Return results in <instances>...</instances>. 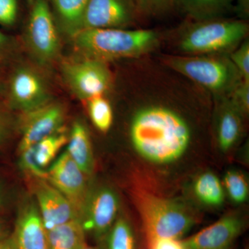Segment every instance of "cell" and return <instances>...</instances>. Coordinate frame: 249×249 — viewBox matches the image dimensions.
<instances>
[{
	"label": "cell",
	"mask_w": 249,
	"mask_h": 249,
	"mask_svg": "<svg viewBox=\"0 0 249 249\" xmlns=\"http://www.w3.org/2000/svg\"><path fill=\"white\" fill-rule=\"evenodd\" d=\"M137 152L156 163H169L186 152L191 140L189 125L175 111L160 106L141 109L130 126Z\"/></svg>",
	"instance_id": "cell-1"
},
{
	"label": "cell",
	"mask_w": 249,
	"mask_h": 249,
	"mask_svg": "<svg viewBox=\"0 0 249 249\" xmlns=\"http://www.w3.org/2000/svg\"><path fill=\"white\" fill-rule=\"evenodd\" d=\"M72 38L80 56L104 62L146 55L160 41V34L150 29H83Z\"/></svg>",
	"instance_id": "cell-2"
},
{
	"label": "cell",
	"mask_w": 249,
	"mask_h": 249,
	"mask_svg": "<svg viewBox=\"0 0 249 249\" xmlns=\"http://www.w3.org/2000/svg\"><path fill=\"white\" fill-rule=\"evenodd\" d=\"M249 30L248 23L240 19L193 21L181 27L177 47L188 55H229L247 38Z\"/></svg>",
	"instance_id": "cell-3"
},
{
	"label": "cell",
	"mask_w": 249,
	"mask_h": 249,
	"mask_svg": "<svg viewBox=\"0 0 249 249\" xmlns=\"http://www.w3.org/2000/svg\"><path fill=\"white\" fill-rule=\"evenodd\" d=\"M165 65L213 94L229 96L242 78L227 54L168 55Z\"/></svg>",
	"instance_id": "cell-4"
},
{
	"label": "cell",
	"mask_w": 249,
	"mask_h": 249,
	"mask_svg": "<svg viewBox=\"0 0 249 249\" xmlns=\"http://www.w3.org/2000/svg\"><path fill=\"white\" fill-rule=\"evenodd\" d=\"M135 199L146 240L180 239L196 224L194 214L177 201L145 191L136 193Z\"/></svg>",
	"instance_id": "cell-5"
},
{
	"label": "cell",
	"mask_w": 249,
	"mask_h": 249,
	"mask_svg": "<svg viewBox=\"0 0 249 249\" xmlns=\"http://www.w3.org/2000/svg\"><path fill=\"white\" fill-rule=\"evenodd\" d=\"M62 72L72 92L83 101L103 96L111 87V73L107 62L80 56L64 62Z\"/></svg>",
	"instance_id": "cell-6"
},
{
	"label": "cell",
	"mask_w": 249,
	"mask_h": 249,
	"mask_svg": "<svg viewBox=\"0 0 249 249\" xmlns=\"http://www.w3.org/2000/svg\"><path fill=\"white\" fill-rule=\"evenodd\" d=\"M27 27V38L33 53L40 62L55 59L60 50L56 23L46 0H34Z\"/></svg>",
	"instance_id": "cell-7"
},
{
	"label": "cell",
	"mask_w": 249,
	"mask_h": 249,
	"mask_svg": "<svg viewBox=\"0 0 249 249\" xmlns=\"http://www.w3.org/2000/svg\"><path fill=\"white\" fill-rule=\"evenodd\" d=\"M85 176L87 175L65 151L51 165L46 178L70 201L80 220L89 196Z\"/></svg>",
	"instance_id": "cell-8"
},
{
	"label": "cell",
	"mask_w": 249,
	"mask_h": 249,
	"mask_svg": "<svg viewBox=\"0 0 249 249\" xmlns=\"http://www.w3.org/2000/svg\"><path fill=\"white\" fill-rule=\"evenodd\" d=\"M139 16L135 0H89L82 29H127Z\"/></svg>",
	"instance_id": "cell-9"
},
{
	"label": "cell",
	"mask_w": 249,
	"mask_h": 249,
	"mask_svg": "<svg viewBox=\"0 0 249 249\" xmlns=\"http://www.w3.org/2000/svg\"><path fill=\"white\" fill-rule=\"evenodd\" d=\"M119 209V198L110 188H100L89 195L80 220L85 232L96 239L106 238L116 220Z\"/></svg>",
	"instance_id": "cell-10"
},
{
	"label": "cell",
	"mask_w": 249,
	"mask_h": 249,
	"mask_svg": "<svg viewBox=\"0 0 249 249\" xmlns=\"http://www.w3.org/2000/svg\"><path fill=\"white\" fill-rule=\"evenodd\" d=\"M65 113L60 105H44L24 113L21 125L22 137L19 152L34 146L42 139L60 131L63 124Z\"/></svg>",
	"instance_id": "cell-11"
},
{
	"label": "cell",
	"mask_w": 249,
	"mask_h": 249,
	"mask_svg": "<svg viewBox=\"0 0 249 249\" xmlns=\"http://www.w3.org/2000/svg\"><path fill=\"white\" fill-rule=\"evenodd\" d=\"M37 209L46 230L78 219L70 201L49 182L41 180L36 186Z\"/></svg>",
	"instance_id": "cell-12"
},
{
	"label": "cell",
	"mask_w": 249,
	"mask_h": 249,
	"mask_svg": "<svg viewBox=\"0 0 249 249\" xmlns=\"http://www.w3.org/2000/svg\"><path fill=\"white\" fill-rule=\"evenodd\" d=\"M48 94L40 76L29 69H19L9 85V100L16 109L28 112L47 104Z\"/></svg>",
	"instance_id": "cell-13"
},
{
	"label": "cell",
	"mask_w": 249,
	"mask_h": 249,
	"mask_svg": "<svg viewBox=\"0 0 249 249\" xmlns=\"http://www.w3.org/2000/svg\"><path fill=\"white\" fill-rule=\"evenodd\" d=\"M245 229L240 216L228 214L184 240L188 249H229Z\"/></svg>",
	"instance_id": "cell-14"
},
{
	"label": "cell",
	"mask_w": 249,
	"mask_h": 249,
	"mask_svg": "<svg viewBox=\"0 0 249 249\" xmlns=\"http://www.w3.org/2000/svg\"><path fill=\"white\" fill-rule=\"evenodd\" d=\"M11 236L18 249H49L47 231L36 204L23 208Z\"/></svg>",
	"instance_id": "cell-15"
},
{
	"label": "cell",
	"mask_w": 249,
	"mask_h": 249,
	"mask_svg": "<svg viewBox=\"0 0 249 249\" xmlns=\"http://www.w3.org/2000/svg\"><path fill=\"white\" fill-rule=\"evenodd\" d=\"M216 134L219 146L224 152L232 148L238 142L243 129L244 114L229 96L217 98Z\"/></svg>",
	"instance_id": "cell-16"
},
{
	"label": "cell",
	"mask_w": 249,
	"mask_h": 249,
	"mask_svg": "<svg viewBox=\"0 0 249 249\" xmlns=\"http://www.w3.org/2000/svg\"><path fill=\"white\" fill-rule=\"evenodd\" d=\"M66 152L72 160L86 175H90L94 168V158L89 132L80 121L73 124L68 137Z\"/></svg>",
	"instance_id": "cell-17"
},
{
	"label": "cell",
	"mask_w": 249,
	"mask_h": 249,
	"mask_svg": "<svg viewBox=\"0 0 249 249\" xmlns=\"http://www.w3.org/2000/svg\"><path fill=\"white\" fill-rule=\"evenodd\" d=\"M235 0H177V4L193 21L224 18L235 7Z\"/></svg>",
	"instance_id": "cell-18"
},
{
	"label": "cell",
	"mask_w": 249,
	"mask_h": 249,
	"mask_svg": "<svg viewBox=\"0 0 249 249\" xmlns=\"http://www.w3.org/2000/svg\"><path fill=\"white\" fill-rule=\"evenodd\" d=\"M58 24L67 35L73 37L81 31L82 22L89 0H52Z\"/></svg>",
	"instance_id": "cell-19"
},
{
	"label": "cell",
	"mask_w": 249,
	"mask_h": 249,
	"mask_svg": "<svg viewBox=\"0 0 249 249\" xmlns=\"http://www.w3.org/2000/svg\"><path fill=\"white\" fill-rule=\"evenodd\" d=\"M85 231L78 219H73L47 231L49 249H80L85 242Z\"/></svg>",
	"instance_id": "cell-20"
},
{
	"label": "cell",
	"mask_w": 249,
	"mask_h": 249,
	"mask_svg": "<svg viewBox=\"0 0 249 249\" xmlns=\"http://www.w3.org/2000/svg\"><path fill=\"white\" fill-rule=\"evenodd\" d=\"M193 189L196 197L205 204L217 206L224 201V188L213 173L207 172L199 175L195 181Z\"/></svg>",
	"instance_id": "cell-21"
},
{
	"label": "cell",
	"mask_w": 249,
	"mask_h": 249,
	"mask_svg": "<svg viewBox=\"0 0 249 249\" xmlns=\"http://www.w3.org/2000/svg\"><path fill=\"white\" fill-rule=\"evenodd\" d=\"M68 137L65 132L58 131L34 145L36 160L41 168L45 170L53 162L58 152L67 143Z\"/></svg>",
	"instance_id": "cell-22"
},
{
	"label": "cell",
	"mask_w": 249,
	"mask_h": 249,
	"mask_svg": "<svg viewBox=\"0 0 249 249\" xmlns=\"http://www.w3.org/2000/svg\"><path fill=\"white\" fill-rule=\"evenodd\" d=\"M106 238L107 249H137L133 229L124 218L116 219Z\"/></svg>",
	"instance_id": "cell-23"
},
{
	"label": "cell",
	"mask_w": 249,
	"mask_h": 249,
	"mask_svg": "<svg viewBox=\"0 0 249 249\" xmlns=\"http://www.w3.org/2000/svg\"><path fill=\"white\" fill-rule=\"evenodd\" d=\"M90 119L95 127L107 132L113 123V111L110 103L103 96H96L87 101Z\"/></svg>",
	"instance_id": "cell-24"
},
{
	"label": "cell",
	"mask_w": 249,
	"mask_h": 249,
	"mask_svg": "<svg viewBox=\"0 0 249 249\" xmlns=\"http://www.w3.org/2000/svg\"><path fill=\"white\" fill-rule=\"evenodd\" d=\"M224 185L231 199L237 204L247 201L249 184L247 178L240 172L229 170L224 176Z\"/></svg>",
	"instance_id": "cell-25"
},
{
	"label": "cell",
	"mask_w": 249,
	"mask_h": 249,
	"mask_svg": "<svg viewBox=\"0 0 249 249\" xmlns=\"http://www.w3.org/2000/svg\"><path fill=\"white\" fill-rule=\"evenodd\" d=\"M139 16L157 17L178 6L177 0H135Z\"/></svg>",
	"instance_id": "cell-26"
},
{
	"label": "cell",
	"mask_w": 249,
	"mask_h": 249,
	"mask_svg": "<svg viewBox=\"0 0 249 249\" xmlns=\"http://www.w3.org/2000/svg\"><path fill=\"white\" fill-rule=\"evenodd\" d=\"M242 80L249 82V40L246 38L229 55Z\"/></svg>",
	"instance_id": "cell-27"
},
{
	"label": "cell",
	"mask_w": 249,
	"mask_h": 249,
	"mask_svg": "<svg viewBox=\"0 0 249 249\" xmlns=\"http://www.w3.org/2000/svg\"><path fill=\"white\" fill-rule=\"evenodd\" d=\"M20 154V165L23 169L37 178H47V171L41 168L36 162L34 146L23 150Z\"/></svg>",
	"instance_id": "cell-28"
},
{
	"label": "cell",
	"mask_w": 249,
	"mask_h": 249,
	"mask_svg": "<svg viewBox=\"0 0 249 249\" xmlns=\"http://www.w3.org/2000/svg\"><path fill=\"white\" fill-rule=\"evenodd\" d=\"M231 100L239 108L244 115L249 111V82L242 80L231 93Z\"/></svg>",
	"instance_id": "cell-29"
},
{
	"label": "cell",
	"mask_w": 249,
	"mask_h": 249,
	"mask_svg": "<svg viewBox=\"0 0 249 249\" xmlns=\"http://www.w3.org/2000/svg\"><path fill=\"white\" fill-rule=\"evenodd\" d=\"M18 11V0H0V24H14L17 18Z\"/></svg>",
	"instance_id": "cell-30"
},
{
	"label": "cell",
	"mask_w": 249,
	"mask_h": 249,
	"mask_svg": "<svg viewBox=\"0 0 249 249\" xmlns=\"http://www.w3.org/2000/svg\"><path fill=\"white\" fill-rule=\"evenodd\" d=\"M147 249H188L184 240L176 238H156L147 240Z\"/></svg>",
	"instance_id": "cell-31"
},
{
	"label": "cell",
	"mask_w": 249,
	"mask_h": 249,
	"mask_svg": "<svg viewBox=\"0 0 249 249\" xmlns=\"http://www.w3.org/2000/svg\"><path fill=\"white\" fill-rule=\"evenodd\" d=\"M234 10L240 19L247 21L249 16V0H236Z\"/></svg>",
	"instance_id": "cell-32"
},
{
	"label": "cell",
	"mask_w": 249,
	"mask_h": 249,
	"mask_svg": "<svg viewBox=\"0 0 249 249\" xmlns=\"http://www.w3.org/2000/svg\"><path fill=\"white\" fill-rule=\"evenodd\" d=\"M0 249H18L12 236L0 239Z\"/></svg>",
	"instance_id": "cell-33"
},
{
	"label": "cell",
	"mask_w": 249,
	"mask_h": 249,
	"mask_svg": "<svg viewBox=\"0 0 249 249\" xmlns=\"http://www.w3.org/2000/svg\"><path fill=\"white\" fill-rule=\"evenodd\" d=\"M6 132V122L2 115L0 114V142L4 138Z\"/></svg>",
	"instance_id": "cell-34"
},
{
	"label": "cell",
	"mask_w": 249,
	"mask_h": 249,
	"mask_svg": "<svg viewBox=\"0 0 249 249\" xmlns=\"http://www.w3.org/2000/svg\"><path fill=\"white\" fill-rule=\"evenodd\" d=\"M7 40V37L0 31V48L6 45Z\"/></svg>",
	"instance_id": "cell-35"
},
{
	"label": "cell",
	"mask_w": 249,
	"mask_h": 249,
	"mask_svg": "<svg viewBox=\"0 0 249 249\" xmlns=\"http://www.w3.org/2000/svg\"><path fill=\"white\" fill-rule=\"evenodd\" d=\"M102 249L98 247H95V246L89 245V244L87 243L86 241L83 245L82 246L81 249Z\"/></svg>",
	"instance_id": "cell-36"
},
{
	"label": "cell",
	"mask_w": 249,
	"mask_h": 249,
	"mask_svg": "<svg viewBox=\"0 0 249 249\" xmlns=\"http://www.w3.org/2000/svg\"><path fill=\"white\" fill-rule=\"evenodd\" d=\"M4 227L3 226L2 223L0 222V239L4 237Z\"/></svg>",
	"instance_id": "cell-37"
},
{
	"label": "cell",
	"mask_w": 249,
	"mask_h": 249,
	"mask_svg": "<svg viewBox=\"0 0 249 249\" xmlns=\"http://www.w3.org/2000/svg\"><path fill=\"white\" fill-rule=\"evenodd\" d=\"M29 1V4H31L33 3V1H34V0H28Z\"/></svg>",
	"instance_id": "cell-38"
}]
</instances>
